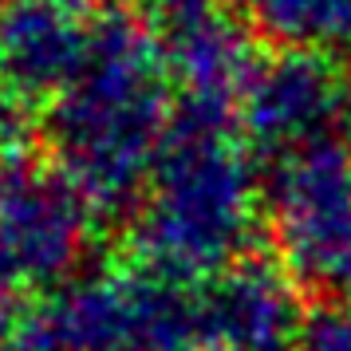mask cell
Returning a JSON list of instances; mask_svg holds the SVG:
<instances>
[{
  "label": "cell",
  "instance_id": "6da1fadb",
  "mask_svg": "<svg viewBox=\"0 0 351 351\" xmlns=\"http://www.w3.org/2000/svg\"><path fill=\"white\" fill-rule=\"evenodd\" d=\"M178 114L158 32L134 4H103L64 91L44 107L48 158L103 217L134 209Z\"/></svg>",
  "mask_w": 351,
  "mask_h": 351
},
{
  "label": "cell",
  "instance_id": "7a4b0ae2",
  "mask_svg": "<svg viewBox=\"0 0 351 351\" xmlns=\"http://www.w3.org/2000/svg\"><path fill=\"white\" fill-rule=\"evenodd\" d=\"M265 225V166L233 111L178 103L162 154L127 213L130 261L202 285L249 256Z\"/></svg>",
  "mask_w": 351,
  "mask_h": 351
},
{
  "label": "cell",
  "instance_id": "3957f363",
  "mask_svg": "<svg viewBox=\"0 0 351 351\" xmlns=\"http://www.w3.org/2000/svg\"><path fill=\"white\" fill-rule=\"evenodd\" d=\"M16 351H202L197 285L134 261L80 272L24 312Z\"/></svg>",
  "mask_w": 351,
  "mask_h": 351
},
{
  "label": "cell",
  "instance_id": "277c9868",
  "mask_svg": "<svg viewBox=\"0 0 351 351\" xmlns=\"http://www.w3.org/2000/svg\"><path fill=\"white\" fill-rule=\"evenodd\" d=\"M265 233L276 269L319 304H351V138L265 166Z\"/></svg>",
  "mask_w": 351,
  "mask_h": 351
},
{
  "label": "cell",
  "instance_id": "5b68a950",
  "mask_svg": "<svg viewBox=\"0 0 351 351\" xmlns=\"http://www.w3.org/2000/svg\"><path fill=\"white\" fill-rule=\"evenodd\" d=\"M99 213L56 166L20 154L0 162V285L51 292L80 276Z\"/></svg>",
  "mask_w": 351,
  "mask_h": 351
},
{
  "label": "cell",
  "instance_id": "8992f818",
  "mask_svg": "<svg viewBox=\"0 0 351 351\" xmlns=\"http://www.w3.org/2000/svg\"><path fill=\"white\" fill-rule=\"evenodd\" d=\"M351 114V80L316 51L261 56L241 91L233 119L261 162H276L339 134Z\"/></svg>",
  "mask_w": 351,
  "mask_h": 351
},
{
  "label": "cell",
  "instance_id": "52a82bcc",
  "mask_svg": "<svg viewBox=\"0 0 351 351\" xmlns=\"http://www.w3.org/2000/svg\"><path fill=\"white\" fill-rule=\"evenodd\" d=\"M202 351H292L300 328L296 288L276 261L245 256L197 285Z\"/></svg>",
  "mask_w": 351,
  "mask_h": 351
},
{
  "label": "cell",
  "instance_id": "ba28073f",
  "mask_svg": "<svg viewBox=\"0 0 351 351\" xmlns=\"http://www.w3.org/2000/svg\"><path fill=\"white\" fill-rule=\"evenodd\" d=\"M174 80L178 103L233 111L245 83L253 75L261 51L253 44L249 24L237 16L229 0L197 8L190 16L154 28Z\"/></svg>",
  "mask_w": 351,
  "mask_h": 351
},
{
  "label": "cell",
  "instance_id": "9c48e42d",
  "mask_svg": "<svg viewBox=\"0 0 351 351\" xmlns=\"http://www.w3.org/2000/svg\"><path fill=\"white\" fill-rule=\"evenodd\" d=\"M87 48V20L44 0L0 8V91L28 107H48L64 91Z\"/></svg>",
  "mask_w": 351,
  "mask_h": 351
},
{
  "label": "cell",
  "instance_id": "30bf717a",
  "mask_svg": "<svg viewBox=\"0 0 351 351\" xmlns=\"http://www.w3.org/2000/svg\"><path fill=\"white\" fill-rule=\"evenodd\" d=\"M249 32L285 51L351 56V0H229Z\"/></svg>",
  "mask_w": 351,
  "mask_h": 351
},
{
  "label": "cell",
  "instance_id": "8fae6325",
  "mask_svg": "<svg viewBox=\"0 0 351 351\" xmlns=\"http://www.w3.org/2000/svg\"><path fill=\"white\" fill-rule=\"evenodd\" d=\"M292 351H351V304H319L296 328Z\"/></svg>",
  "mask_w": 351,
  "mask_h": 351
},
{
  "label": "cell",
  "instance_id": "7c38bea8",
  "mask_svg": "<svg viewBox=\"0 0 351 351\" xmlns=\"http://www.w3.org/2000/svg\"><path fill=\"white\" fill-rule=\"evenodd\" d=\"M146 20H150V28H162V24H170V20H182L197 12V8H209V4H217V0H130Z\"/></svg>",
  "mask_w": 351,
  "mask_h": 351
},
{
  "label": "cell",
  "instance_id": "4fadbf2b",
  "mask_svg": "<svg viewBox=\"0 0 351 351\" xmlns=\"http://www.w3.org/2000/svg\"><path fill=\"white\" fill-rule=\"evenodd\" d=\"M24 304L20 292H12L8 285H0V351H16L20 343V328H24Z\"/></svg>",
  "mask_w": 351,
  "mask_h": 351
},
{
  "label": "cell",
  "instance_id": "5bb4252c",
  "mask_svg": "<svg viewBox=\"0 0 351 351\" xmlns=\"http://www.w3.org/2000/svg\"><path fill=\"white\" fill-rule=\"evenodd\" d=\"M44 4H51V8H64V12H71V16H87V12H99L107 0H44Z\"/></svg>",
  "mask_w": 351,
  "mask_h": 351
},
{
  "label": "cell",
  "instance_id": "9a60e30c",
  "mask_svg": "<svg viewBox=\"0 0 351 351\" xmlns=\"http://www.w3.org/2000/svg\"><path fill=\"white\" fill-rule=\"evenodd\" d=\"M4 4H8V0H0V8H4Z\"/></svg>",
  "mask_w": 351,
  "mask_h": 351
}]
</instances>
